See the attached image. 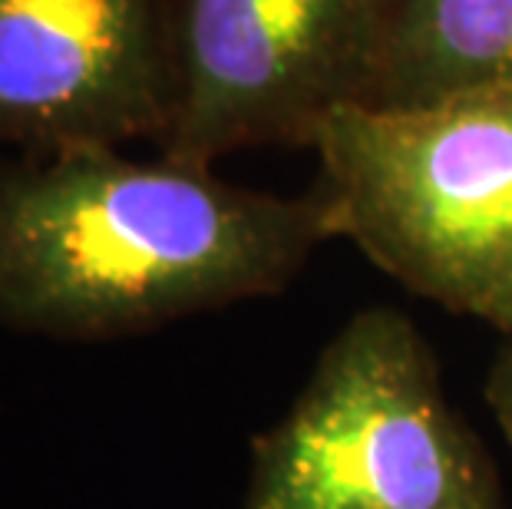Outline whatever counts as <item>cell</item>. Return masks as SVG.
<instances>
[{
    "label": "cell",
    "mask_w": 512,
    "mask_h": 509,
    "mask_svg": "<svg viewBox=\"0 0 512 509\" xmlns=\"http://www.w3.org/2000/svg\"><path fill=\"white\" fill-rule=\"evenodd\" d=\"M334 225L209 166L90 146L0 159V328L110 341L281 295Z\"/></svg>",
    "instance_id": "6da1fadb"
},
{
    "label": "cell",
    "mask_w": 512,
    "mask_h": 509,
    "mask_svg": "<svg viewBox=\"0 0 512 509\" xmlns=\"http://www.w3.org/2000/svg\"><path fill=\"white\" fill-rule=\"evenodd\" d=\"M311 149L334 238L413 295L512 331V86L344 106Z\"/></svg>",
    "instance_id": "7a4b0ae2"
},
{
    "label": "cell",
    "mask_w": 512,
    "mask_h": 509,
    "mask_svg": "<svg viewBox=\"0 0 512 509\" xmlns=\"http://www.w3.org/2000/svg\"><path fill=\"white\" fill-rule=\"evenodd\" d=\"M235 509H509L503 473L394 305L351 314L252 443Z\"/></svg>",
    "instance_id": "3957f363"
},
{
    "label": "cell",
    "mask_w": 512,
    "mask_h": 509,
    "mask_svg": "<svg viewBox=\"0 0 512 509\" xmlns=\"http://www.w3.org/2000/svg\"><path fill=\"white\" fill-rule=\"evenodd\" d=\"M380 0H176L172 116L159 156L209 166L248 146H311L361 106Z\"/></svg>",
    "instance_id": "277c9868"
},
{
    "label": "cell",
    "mask_w": 512,
    "mask_h": 509,
    "mask_svg": "<svg viewBox=\"0 0 512 509\" xmlns=\"http://www.w3.org/2000/svg\"><path fill=\"white\" fill-rule=\"evenodd\" d=\"M176 0H0V146L159 143L172 116Z\"/></svg>",
    "instance_id": "5b68a950"
},
{
    "label": "cell",
    "mask_w": 512,
    "mask_h": 509,
    "mask_svg": "<svg viewBox=\"0 0 512 509\" xmlns=\"http://www.w3.org/2000/svg\"><path fill=\"white\" fill-rule=\"evenodd\" d=\"M512 86V0H380L361 106L413 110Z\"/></svg>",
    "instance_id": "8992f818"
},
{
    "label": "cell",
    "mask_w": 512,
    "mask_h": 509,
    "mask_svg": "<svg viewBox=\"0 0 512 509\" xmlns=\"http://www.w3.org/2000/svg\"><path fill=\"white\" fill-rule=\"evenodd\" d=\"M483 397L489 414H493V424L499 427V437L506 440V447L512 453V331L503 334L493 361H489Z\"/></svg>",
    "instance_id": "52a82bcc"
}]
</instances>
